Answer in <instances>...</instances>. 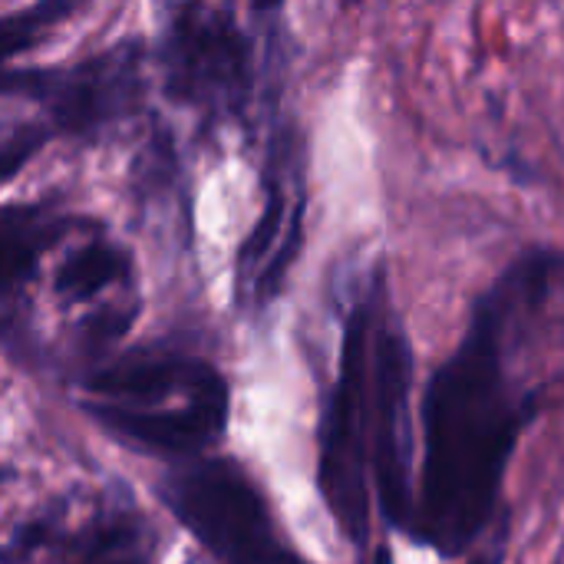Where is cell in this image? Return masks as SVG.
Returning <instances> with one entry per match:
<instances>
[{
    "mask_svg": "<svg viewBox=\"0 0 564 564\" xmlns=\"http://www.w3.org/2000/svg\"><path fill=\"white\" fill-rule=\"evenodd\" d=\"M83 410L102 430H109L116 440L129 443L139 453L188 459V456H198L205 446H212L225 433L228 383L221 377L198 397L185 403H172V406H155V410H126V406H109V403H93V400H83Z\"/></svg>",
    "mask_w": 564,
    "mask_h": 564,
    "instance_id": "obj_8",
    "label": "cell"
},
{
    "mask_svg": "<svg viewBox=\"0 0 564 564\" xmlns=\"http://www.w3.org/2000/svg\"><path fill=\"white\" fill-rule=\"evenodd\" d=\"M251 40L228 10L188 0L159 43L162 86L175 102L235 116L251 93Z\"/></svg>",
    "mask_w": 564,
    "mask_h": 564,
    "instance_id": "obj_4",
    "label": "cell"
},
{
    "mask_svg": "<svg viewBox=\"0 0 564 564\" xmlns=\"http://www.w3.org/2000/svg\"><path fill=\"white\" fill-rule=\"evenodd\" d=\"M410 390H413V347L400 321L387 311L377 317L373 337V486L377 502L390 529H413V430H410Z\"/></svg>",
    "mask_w": 564,
    "mask_h": 564,
    "instance_id": "obj_6",
    "label": "cell"
},
{
    "mask_svg": "<svg viewBox=\"0 0 564 564\" xmlns=\"http://www.w3.org/2000/svg\"><path fill=\"white\" fill-rule=\"evenodd\" d=\"M73 225L46 205H7L3 212V288L13 294L36 271L40 254Z\"/></svg>",
    "mask_w": 564,
    "mask_h": 564,
    "instance_id": "obj_10",
    "label": "cell"
},
{
    "mask_svg": "<svg viewBox=\"0 0 564 564\" xmlns=\"http://www.w3.org/2000/svg\"><path fill=\"white\" fill-rule=\"evenodd\" d=\"M377 564H390V552H387V549L377 552Z\"/></svg>",
    "mask_w": 564,
    "mask_h": 564,
    "instance_id": "obj_15",
    "label": "cell"
},
{
    "mask_svg": "<svg viewBox=\"0 0 564 564\" xmlns=\"http://www.w3.org/2000/svg\"><path fill=\"white\" fill-rule=\"evenodd\" d=\"M129 271H132V258L126 248H119L116 241H106V238H93L56 268L53 291H56V297H63L69 304L93 301L106 288L126 281Z\"/></svg>",
    "mask_w": 564,
    "mask_h": 564,
    "instance_id": "obj_11",
    "label": "cell"
},
{
    "mask_svg": "<svg viewBox=\"0 0 564 564\" xmlns=\"http://www.w3.org/2000/svg\"><path fill=\"white\" fill-rule=\"evenodd\" d=\"M288 564H307V562H304V558H297V555H294V558H291V562H288Z\"/></svg>",
    "mask_w": 564,
    "mask_h": 564,
    "instance_id": "obj_16",
    "label": "cell"
},
{
    "mask_svg": "<svg viewBox=\"0 0 564 564\" xmlns=\"http://www.w3.org/2000/svg\"><path fill=\"white\" fill-rule=\"evenodd\" d=\"M7 93L43 106L50 135L96 139L142 106V46L119 43L73 66L17 69L7 76Z\"/></svg>",
    "mask_w": 564,
    "mask_h": 564,
    "instance_id": "obj_5",
    "label": "cell"
},
{
    "mask_svg": "<svg viewBox=\"0 0 564 564\" xmlns=\"http://www.w3.org/2000/svg\"><path fill=\"white\" fill-rule=\"evenodd\" d=\"M89 0H36L23 10L10 13L3 20V53L17 56V53L30 50L33 43H40L50 30H56L63 20H69Z\"/></svg>",
    "mask_w": 564,
    "mask_h": 564,
    "instance_id": "obj_12",
    "label": "cell"
},
{
    "mask_svg": "<svg viewBox=\"0 0 564 564\" xmlns=\"http://www.w3.org/2000/svg\"><path fill=\"white\" fill-rule=\"evenodd\" d=\"M155 492L215 564H288L294 558L278 535L264 496L231 459L172 469Z\"/></svg>",
    "mask_w": 564,
    "mask_h": 564,
    "instance_id": "obj_3",
    "label": "cell"
},
{
    "mask_svg": "<svg viewBox=\"0 0 564 564\" xmlns=\"http://www.w3.org/2000/svg\"><path fill=\"white\" fill-rule=\"evenodd\" d=\"M555 258L525 254L473 307L456 354L423 397V479L410 539L440 555H463L489 525L499 486L529 420V397L509 377V340L519 314L549 291Z\"/></svg>",
    "mask_w": 564,
    "mask_h": 564,
    "instance_id": "obj_1",
    "label": "cell"
},
{
    "mask_svg": "<svg viewBox=\"0 0 564 564\" xmlns=\"http://www.w3.org/2000/svg\"><path fill=\"white\" fill-rule=\"evenodd\" d=\"M215 380H221V373L212 364L159 354V357H129L106 370H96L83 387L89 393L86 400L93 403L155 410V406L185 403L202 390H208Z\"/></svg>",
    "mask_w": 564,
    "mask_h": 564,
    "instance_id": "obj_9",
    "label": "cell"
},
{
    "mask_svg": "<svg viewBox=\"0 0 564 564\" xmlns=\"http://www.w3.org/2000/svg\"><path fill=\"white\" fill-rule=\"evenodd\" d=\"M304 178L294 135L281 132L268 152L264 175V212L245 245L238 248L235 291L241 307H268L288 281V271L304 245Z\"/></svg>",
    "mask_w": 564,
    "mask_h": 564,
    "instance_id": "obj_7",
    "label": "cell"
},
{
    "mask_svg": "<svg viewBox=\"0 0 564 564\" xmlns=\"http://www.w3.org/2000/svg\"><path fill=\"white\" fill-rule=\"evenodd\" d=\"M387 301L383 271H377L367 294L354 304L344 344L340 370L334 393L321 420V456H317V486L337 522V529L357 545L367 549L370 539V443H373V337L377 317Z\"/></svg>",
    "mask_w": 564,
    "mask_h": 564,
    "instance_id": "obj_2",
    "label": "cell"
},
{
    "mask_svg": "<svg viewBox=\"0 0 564 564\" xmlns=\"http://www.w3.org/2000/svg\"><path fill=\"white\" fill-rule=\"evenodd\" d=\"M284 0H251V10L254 13H271V10H278Z\"/></svg>",
    "mask_w": 564,
    "mask_h": 564,
    "instance_id": "obj_13",
    "label": "cell"
},
{
    "mask_svg": "<svg viewBox=\"0 0 564 564\" xmlns=\"http://www.w3.org/2000/svg\"><path fill=\"white\" fill-rule=\"evenodd\" d=\"M469 564H502V555H499V552H492V555H479L476 562H469Z\"/></svg>",
    "mask_w": 564,
    "mask_h": 564,
    "instance_id": "obj_14",
    "label": "cell"
}]
</instances>
